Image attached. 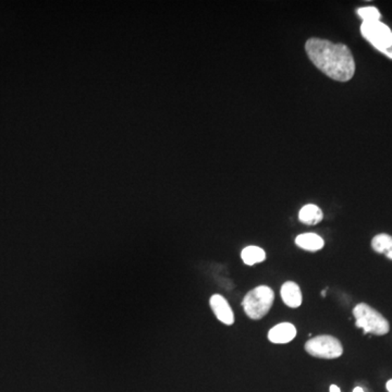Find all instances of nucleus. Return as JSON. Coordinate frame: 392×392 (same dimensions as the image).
I'll return each instance as SVG.
<instances>
[{"label": "nucleus", "instance_id": "423d86ee", "mask_svg": "<svg viewBox=\"0 0 392 392\" xmlns=\"http://www.w3.org/2000/svg\"><path fill=\"white\" fill-rule=\"evenodd\" d=\"M297 337V328L290 323H281L268 332L269 342L276 344H285L292 342Z\"/></svg>", "mask_w": 392, "mask_h": 392}, {"label": "nucleus", "instance_id": "6ab92c4d", "mask_svg": "<svg viewBox=\"0 0 392 392\" xmlns=\"http://www.w3.org/2000/svg\"><path fill=\"white\" fill-rule=\"evenodd\" d=\"M322 297H326V290L322 291Z\"/></svg>", "mask_w": 392, "mask_h": 392}, {"label": "nucleus", "instance_id": "6e6552de", "mask_svg": "<svg viewBox=\"0 0 392 392\" xmlns=\"http://www.w3.org/2000/svg\"><path fill=\"white\" fill-rule=\"evenodd\" d=\"M281 297L285 304L291 309H297L302 304V292L300 287L292 281L283 283L281 287Z\"/></svg>", "mask_w": 392, "mask_h": 392}, {"label": "nucleus", "instance_id": "9b49d317", "mask_svg": "<svg viewBox=\"0 0 392 392\" xmlns=\"http://www.w3.org/2000/svg\"><path fill=\"white\" fill-rule=\"evenodd\" d=\"M241 257L244 264L253 266L265 261L266 254L265 251L259 246H248L242 251Z\"/></svg>", "mask_w": 392, "mask_h": 392}, {"label": "nucleus", "instance_id": "0eeeda50", "mask_svg": "<svg viewBox=\"0 0 392 392\" xmlns=\"http://www.w3.org/2000/svg\"><path fill=\"white\" fill-rule=\"evenodd\" d=\"M210 307L220 322L224 325H232L234 323V315L229 303L222 295H215L210 297Z\"/></svg>", "mask_w": 392, "mask_h": 392}, {"label": "nucleus", "instance_id": "f257e3e1", "mask_svg": "<svg viewBox=\"0 0 392 392\" xmlns=\"http://www.w3.org/2000/svg\"><path fill=\"white\" fill-rule=\"evenodd\" d=\"M305 50L314 66L339 82H348L356 74V61L348 46L326 39H309Z\"/></svg>", "mask_w": 392, "mask_h": 392}, {"label": "nucleus", "instance_id": "2eb2a0df", "mask_svg": "<svg viewBox=\"0 0 392 392\" xmlns=\"http://www.w3.org/2000/svg\"><path fill=\"white\" fill-rule=\"evenodd\" d=\"M330 392H342V391H340V388H339L338 386L332 385L330 386Z\"/></svg>", "mask_w": 392, "mask_h": 392}, {"label": "nucleus", "instance_id": "dca6fc26", "mask_svg": "<svg viewBox=\"0 0 392 392\" xmlns=\"http://www.w3.org/2000/svg\"><path fill=\"white\" fill-rule=\"evenodd\" d=\"M386 388H387L388 392H392V379L388 380Z\"/></svg>", "mask_w": 392, "mask_h": 392}, {"label": "nucleus", "instance_id": "ddd939ff", "mask_svg": "<svg viewBox=\"0 0 392 392\" xmlns=\"http://www.w3.org/2000/svg\"><path fill=\"white\" fill-rule=\"evenodd\" d=\"M358 15L360 19L363 20V22H375L379 21L380 15L379 10L375 7H363L358 10Z\"/></svg>", "mask_w": 392, "mask_h": 392}, {"label": "nucleus", "instance_id": "20e7f679", "mask_svg": "<svg viewBox=\"0 0 392 392\" xmlns=\"http://www.w3.org/2000/svg\"><path fill=\"white\" fill-rule=\"evenodd\" d=\"M305 351L315 358H340L344 353L342 342L332 336H317L305 344Z\"/></svg>", "mask_w": 392, "mask_h": 392}, {"label": "nucleus", "instance_id": "f8f14e48", "mask_svg": "<svg viewBox=\"0 0 392 392\" xmlns=\"http://www.w3.org/2000/svg\"><path fill=\"white\" fill-rule=\"evenodd\" d=\"M374 251L380 254H388L392 249V236L389 234H380L372 240Z\"/></svg>", "mask_w": 392, "mask_h": 392}, {"label": "nucleus", "instance_id": "1a4fd4ad", "mask_svg": "<svg viewBox=\"0 0 392 392\" xmlns=\"http://www.w3.org/2000/svg\"><path fill=\"white\" fill-rule=\"evenodd\" d=\"M295 244L305 251L317 252L324 248L325 242L318 234H303L297 236Z\"/></svg>", "mask_w": 392, "mask_h": 392}, {"label": "nucleus", "instance_id": "39448f33", "mask_svg": "<svg viewBox=\"0 0 392 392\" xmlns=\"http://www.w3.org/2000/svg\"><path fill=\"white\" fill-rule=\"evenodd\" d=\"M360 33L367 42L381 53L392 46V31L380 21L362 23Z\"/></svg>", "mask_w": 392, "mask_h": 392}, {"label": "nucleus", "instance_id": "7ed1b4c3", "mask_svg": "<svg viewBox=\"0 0 392 392\" xmlns=\"http://www.w3.org/2000/svg\"><path fill=\"white\" fill-rule=\"evenodd\" d=\"M275 293L267 285H259L250 291L242 302L244 312L251 319H262L271 311Z\"/></svg>", "mask_w": 392, "mask_h": 392}, {"label": "nucleus", "instance_id": "4468645a", "mask_svg": "<svg viewBox=\"0 0 392 392\" xmlns=\"http://www.w3.org/2000/svg\"><path fill=\"white\" fill-rule=\"evenodd\" d=\"M383 54H385L388 58L392 59V46L389 47V48L386 49V50L383 51Z\"/></svg>", "mask_w": 392, "mask_h": 392}, {"label": "nucleus", "instance_id": "a211bd4d", "mask_svg": "<svg viewBox=\"0 0 392 392\" xmlns=\"http://www.w3.org/2000/svg\"><path fill=\"white\" fill-rule=\"evenodd\" d=\"M386 256H387L388 259H392V249L391 251L389 252V253L386 254Z\"/></svg>", "mask_w": 392, "mask_h": 392}, {"label": "nucleus", "instance_id": "9d476101", "mask_svg": "<svg viewBox=\"0 0 392 392\" xmlns=\"http://www.w3.org/2000/svg\"><path fill=\"white\" fill-rule=\"evenodd\" d=\"M323 218H324L323 210L314 204L305 205L299 212L300 222L305 224H309V226L319 224L322 222Z\"/></svg>", "mask_w": 392, "mask_h": 392}, {"label": "nucleus", "instance_id": "f3484780", "mask_svg": "<svg viewBox=\"0 0 392 392\" xmlns=\"http://www.w3.org/2000/svg\"><path fill=\"white\" fill-rule=\"evenodd\" d=\"M353 392H364V390L360 387L354 388Z\"/></svg>", "mask_w": 392, "mask_h": 392}, {"label": "nucleus", "instance_id": "f03ea898", "mask_svg": "<svg viewBox=\"0 0 392 392\" xmlns=\"http://www.w3.org/2000/svg\"><path fill=\"white\" fill-rule=\"evenodd\" d=\"M353 315L356 317V327L363 329L365 334L384 336L389 332L390 325L387 319L365 303L356 305L353 309Z\"/></svg>", "mask_w": 392, "mask_h": 392}]
</instances>
